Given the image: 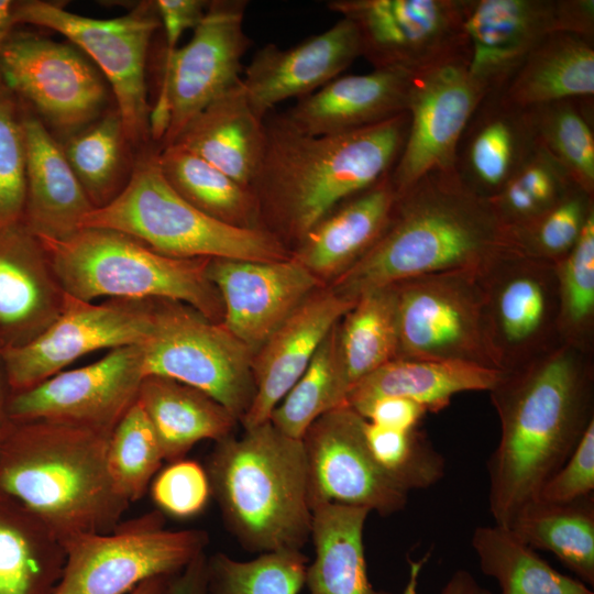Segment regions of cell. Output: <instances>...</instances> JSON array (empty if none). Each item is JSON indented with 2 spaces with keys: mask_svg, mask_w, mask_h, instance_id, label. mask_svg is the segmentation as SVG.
<instances>
[{
  "mask_svg": "<svg viewBox=\"0 0 594 594\" xmlns=\"http://www.w3.org/2000/svg\"><path fill=\"white\" fill-rule=\"evenodd\" d=\"M158 162L169 185L200 211L234 227L262 229L250 187L175 144L160 148Z\"/></svg>",
  "mask_w": 594,
  "mask_h": 594,
  "instance_id": "8d00e7d4",
  "label": "cell"
},
{
  "mask_svg": "<svg viewBox=\"0 0 594 594\" xmlns=\"http://www.w3.org/2000/svg\"><path fill=\"white\" fill-rule=\"evenodd\" d=\"M264 155L251 185L261 228L299 240L341 202L389 174L408 130L407 111L381 123L308 135L284 114L267 116ZM285 244V243H284Z\"/></svg>",
  "mask_w": 594,
  "mask_h": 594,
  "instance_id": "7a4b0ae2",
  "label": "cell"
},
{
  "mask_svg": "<svg viewBox=\"0 0 594 594\" xmlns=\"http://www.w3.org/2000/svg\"><path fill=\"white\" fill-rule=\"evenodd\" d=\"M509 105L531 109L541 105L594 96L593 40L558 32L544 38L498 91Z\"/></svg>",
  "mask_w": 594,
  "mask_h": 594,
  "instance_id": "d6a6232c",
  "label": "cell"
},
{
  "mask_svg": "<svg viewBox=\"0 0 594 594\" xmlns=\"http://www.w3.org/2000/svg\"><path fill=\"white\" fill-rule=\"evenodd\" d=\"M7 85L63 140L103 113V78L72 46L30 32L13 31L0 54Z\"/></svg>",
  "mask_w": 594,
  "mask_h": 594,
  "instance_id": "9a60e30c",
  "label": "cell"
},
{
  "mask_svg": "<svg viewBox=\"0 0 594 594\" xmlns=\"http://www.w3.org/2000/svg\"><path fill=\"white\" fill-rule=\"evenodd\" d=\"M430 552L418 560L408 558L409 572L408 580L404 587L403 594H418V579L422 566L428 561ZM440 594H493L488 588L481 585L473 574L465 570L459 569L453 572L450 579L442 587Z\"/></svg>",
  "mask_w": 594,
  "mask_h": 594,
  "instance_id": "db71d44e",
  "label": "cell"
},
{
  "mask_svg": "<svg viewBox=\"0 0 594 594\" xmlns=\"http://www.w3.org/2000/svg\"><path fill=\"white\" fill-rule=\"evenodd\" d=\"M360 56L356 30L341 18L295 46L268 43L257 50L244 69L242 87L253 111L265 119L278 103L305 98L339 77Z\"/></svg>",
  "mask_w": 594,
  "mask_h": 594,
  "instance_id": "7402d4cb",
  "label": "cell"
},
{
  "mask_svg": "<svg viewBox=\"0 0 594 594\" xmlns=\"http://www.w3.org/2000/svg\"><path fill=\"white\" fill-rule=\"evenodd\" d=\"M315 559L307 565L309 594H392L369 578L363 531L371 513L364 507L319 503L311 507Z\"/></svg>",
  "mask_w": 594,
  "mask_h": 594,
  "instance_id": "4dcf8cb0",
  "label": "cell"
},
{
  "mask_svg": "<svg viewBox=\"0 0 594 594\" xmlns=\"http://www.w3.org/2000/svg\"><path fill=\"white\" fill-rule=\"evenodd\" d=\"M24 205L23 108L0 73V230L22 221Z\"/></svg>",
  "mask_w": 594,
  "mask_h": 594,
  "instance_id": "c3c4849f",
  "label": "cell"
},
{
  "mask_svg": "<svg viewBox=\"0 0 594 594\" xmlns=\"http://www.w3.org/2000/svg\"><path fill=\"white\" fill-rule=\"evenodd\" d=\"M173 575H161L142 582L130 594H167Z\"/></svg>",
  "mask_w": 594,
  "mask_h": 594,
  "instance_id": "680465c9",
  "label": "cell"
},
{
  "mask_svg": "<svg viewBox=\"0 0 594 594\" xmlns=\"http://www.w3.org/2000/svg\"><path fill=\"white\" fill-rule=\"evenodd\" d=\"M158 153L142 148L122 191L89 211L80 228L120 231L177 258L274 262L292 256L271 232L224 223L190 205L165 178Z\"/></svg>",
  "mask_w": 594,
  "mask_h": 594,
  "instance_id": "52a82bcc",
  "label": "cell"
},
{
  "mask_svg": "<svg viewBox=\"0 0 594 594\" xmlns=\"http://www.w3.org/2000/svg\"><path fill=\"white\" fill-rule=\"evenodd\" d=\"M163 461L154 427L135 402L109 439L107 462L116 488L130 503L141 499Z\"/></svg>",
  "mask_w": 594,
  "mask_h": 594,
  "instance_id": "f6af8a7d",
  "label": "cell"
},
{
  "mask_svg": "<svg viewBox=\"0 0 594 594\" xmlns=\"http://www.w3.org/2000/svg\"><path fill=\"white\" fill-rule=\"evenodd\" d=\"M13 3L11 0H0V54L13 32Z\"/></svg>",
  "mask_w": 594,
  "mask_h": 594,
  "instance_id": "6f0895ef",
  "label": "cell"
},
{
  "mask_svg": "<svg viewBox=\"0 0 594 594\" xmlns=\"http://www.w3.org/2000/svg\"><path fill=\"white\" fill-rule=\"evenodd\" d=\"M156 509L121 521L107 534H89L63 542L65 564L53 594H130L142 582L175 575L202 553V530L165 529Z\"/></svg>",
  "mask_w": 594,
  "mask_h": 594,
  "instance_id": "30bf717a",
  "label": "cell"
},
{
  "mask_svg": "<svg viewBox=\"0 0 594 594\" xmlns=\"http://www.w3.org/2000/svg\"><path fill=\"white\" fill-rule=\"evenodd\" d=\"M369 451L377 465L400 488H428L444 475L446 461L417 428L394 430L364 421Z\"/></svg>",
  "mask_w": 594,
  "mask_h": 594,
  "instance_id": "bcb514c9",
  "label": "cell"
},
{
  "mask_svg": "<svg viewBox=\"0 0 594 594\" xmlns=\"http://www.w3.org/2000/svg\"><path fill=\"white\" fill-rule=\"evenodd\" d=\"M136 402L153 425L168 462L184 459L201 440L231 436L239 421L206 393L165 376H144Z\"/></svg>",
  "mask_w": 594,
  "mask_h": 594,
  "instance_id": "1f68e13d",
  "label": "cell"
},
{
  "mask_svg": "<svg viewBox=\"0 0 594 594\" xmlns=\"http://www.w3.org/2000/svg\"><path fill=\"white\" fill-rule=\"evenodd\" d=\"M11 394L12 391L9 386L7 376L0 361V444L10 422V418L8 415V405Z\"/></svg>",
  "mask_w": 594,
  "mask_h": 594,
  "instance_id": "9f6ffc18",
  "label": "cell"
},
{
  "mask_svg": "<svg viewBox=\"0 0 594 594\" xmlns=\"http://www.w3.org/2000/svg\"><path fill=\"white\" fill-rule=\"evenodd\" d=\"M538 142L528 110L493 92L471 118L457 150L455 169L462 182L488 199L516 173Z\"/></svg>",
  "mask_w": 594,
  "mask_h": 594,
  "instance_id": "4316f807",
  "label": "cell"
},
{
  "mask_svg": "<svg viewBox=\"0 0 594 594\" xmlns=\"http://www.w3.org/2000/svg\"><path fill=\"white\" fill-rule=\"evenodd\" d=\"M411 78L393 69L339 76L283 114L308 135L355 131L405 112Z\"/></svg>",
  "mask_w": 594,
  "mask_h": 594,
  "instance_id": "d4e9b609",
  "label": "cell"
},
{
  "mask_svg": "<svg viewBox=\"0 0 594 594\" xmlns=\"http://www.w3.org/2000/svg\"><path fill=\"white\" fill-rule=\"evenodd\" d=\"M355 301L340 296L331 287L319 288L254 353L255 392L240 420L244 429L270 420L324 338Z\"/></svg>",
  "mask_w": 594,
  "mask_h": 594,
  "instance_id": "603a6c76",
  "label": "cell"
},
{
  "mask_svg": "<svg viewBox=\"0 0 594 594\" xmlns=\"http://www.w3.org/2000/svg\"><path fill=\"white\" fill-rule=\"evenodd\" d=\"M559 330L563 343L593 353L594 342V215L572 250L557 263Z\"/></svg>",
  "mask_w": 594,
  "mask_h": 594,
  "instance_id": "ee69618b",
  "label": "cell"
},
{
  "mask_svg": "<svg viewBox=\"0 0 594 594\" xmlns=\"http://www.w3.org/2000/svg\"><path fill=\"white\" fill-rule=\"evenodd\" d=\"M328 8L351 21L360 54L373 69L416 75L466 57V0H332Z\"/></svg>",
  "mask_w": 594,
  "mask_h": 594,
  "instance_id": "5bb4252c",
  "label": "cell"
},
{
  "mask_svg": "<svg viewBox=\"0 0 594 594\" xmlns=\"http://www.w3.org/2000/svg\"><path fill=\"white\" fill-rule=\"evenodd\" d=\"M206 472L223 519L244 548L300 550L310 538L312 512L301 439L270 420L217 441Z\"/></svg>",
  "mask_w": 594,
  "mask_h": 594,
  "instance_id": "5b68a950",
  "label": "cell"
},
{
  "mask_svg": "<svg viewBox=\"0 0 594 594\" xmlns=\"http://www.w3.org/2000/svg\"><path fill=\"white\" fill-rule=\"evenodd\" d=\"M532 549L553 553L578 580L594 585V496L568 503L532 499L508 527Z\"/></svg>",
  "mask_w": 594,
  "mask_h": 594,
  "instance_id": "e575fe53",
  "label": "cell"
},
{
  "mask_svg": "<svg viewBox=\"0 0 594 594\" xmlns=\"http://www.w3.org/2000/svg\"><path fill=\"white\" fill-rule=\"evenodd\" d=\"M167 594H209L208 558L205 552L172 576Z\"/></svg>",
  "mask_w": 594,
  "mask_h": 594,
  "instance_id": "11a10c76",
  "label": "cell"
},
{
  "mask_svg": "<svg viewBox=\"0 0 594 594\" xmlns=\"http://www.w3.org/2000/svg\"><path fill=\"white\" fill-rule=\"evenodd\" d=\"M594 492V420L563 465L541 486L536 499L568 503Z\"/></svg>",
  "mask_w": 594,
  "mask_h": 594,
  "instance_id": "f907efd6",
  "label": "cell"
},
{
  "mask_svg": "<svg viewBox=\"0 0 594 594\" xmlns=\"http://www.w3.org/2000/svg\"><path fill=\"white\" fill-rule=\"evenodd\" d=\"M503 374L469 362L394 359L353 385L346 405L358 411L376 398L398 396L437 413L460 393L492 391Z\"/></svg>",
  "mask_w": 594,
  "mask_h": 594,
  "instance_id": "f546056e",
  "label": "cell"
},
{
  "mask_svg": "<svg viewBox=\"0 0 594 594\" xmlns=\"http://www.w3.org/2000/svg\"><path fill=\"white\" fill-rule=\"evenodd\" d=\"M65 557L62 541L36 516L0 496V594H53Z\"/></svg>",
  "mask_w": 594,
  "mask_h": 594,
  "instance_id": "836d02e7",
  "label": "cell"
},
{
  "mask_svg": "<svg viewBox=\"0 0 594 594\" xmlns=\"http://www.w3.org/2000/svg\"><path fill=\"white\" fill-rule=\"evenodd\" d=\"M575 187L568 172L538 143L516 173L487 200L506 232L529 223Z\"/></svg>",
  "mask_w": 594,
  "mask_h": 594,
  "instance_id": "b9f144b4",
  "label": "cell"
},
{
  "mask_svg": "<svg viewBox=\"0 0 594 594\" xmlns=\"http://www.w3.org/2000/svg\"><path fill=\"white\" fill-rule=\"evenodd\" d=\"M143 377L142 345L116 348L95 363L12 393L8 415L13 421L45 420L112 432L136 402Z\"/></svg>",
  "mask_w": 594,
  "mask_h": 594,
  "instance_id": "d6986e66",
  "label": "cell"
},
{
  "mask_svg": "<svg viewBox=\"0 0 594 594\" xmlns=\"http://www.w3.org/2000/svg\"><path fill=\"white\" fill-rule=\"evenodd\" d=\"M490 396L501 436L487 461L488 506L508 528L594 420L593 353L561 343L504 372Z\"/></svg>",
  "mask_w": 594,
  "mask_h": 594,
  "instance_id": "6da1fadb",
  "label": "cell"
},
{
  "mask_svg": "<svg viewBox=\"0 0 594 594\" xmlns=\"http://www.w3.org/2000/svg\"><path fill=\"white\" fill-rule=\"evenodd\" d=\"M338 337L349 391L363 377L396 359L394 286L360 295L339 321Z\"/></svg>",
  "mask_w": 594,
  "mask_h": 594,
  "instance_id": "f35d334b",
  "label": "cell"
},
{
  "mask_svg": "<svg viewBox=\"0 0 594 594\" xmlns=\"http://www.w3.org/2000/svg\"><path fill=\"white\" fill-rule=\"evenodd\" d=\"M307 565L300 550L263 552L249 561L216 553L208 559L209 594H299Z\"/></svg>",
  "mask_w": 594,
  "mask_h": 594,
  "instance_id": "7bdbcfd3",
  "label": "cell"
},
{
  "mask_svg": "<svg viewBox=\"0 0 594 594\" xmlns=\"http://www.w3.org/2000/svg\"><path fill=\"white\" fill-rule=\"evenodd\" d=\"M264 120L253 111L241 79L194 117L172 144L251 188L264 155Z\"/></svg>",
  "mask_w": 594,
  "mask_h": 594,
  "instance_id": "f1b7e54d",
  "label": "cell"
},
{
  "mask_svg": "<svg viewBox=\"0 0 594 594\" xmlns=\"http://www.w3.org/2000/svg\"><path fill=\"white\" fill-rule=\"evenodd\" d=\"M111 433L10 420L0 444V496L36 516L62 543L112 531L131 503L108 470Z\"/></svg>",
  "mask_w": 594,
  "mask_h": 594,
  "instance_id": "277c9868",
  "label": "cell"
},
{
  "mask_svg": "<svg viewBox=\"0 0 594 594\" xmlns=\"http://www.w3.org/2000/svg\"><path fill=\"white\" fill-rule=\"evenodd\" d=\"M505 249L510 248L490 201L455 168L436 170L397 194L378 240L329 287L356 300L419 276L480 271Z\"/></svg>",
  "mask_w": 594,
  "mask_h": 594,
  "instance_id": "3957f363",
  "label": "cell"
},
{
  "mask_svg": "<svg viewBox=\"0 0 594 594\" xmlns=\"http://www.w3.org/2000/svg\"><path fill=\"white\" fill-rule=\"evenodd\" d=\"M592 99L561 100L527 110L539 145L579 188L594 195Z\"/></svg>",
  "mask_w": 594,
  "mask_h": 594,
  "instance_id": "60d3db41",
  "label": "cell"
},
{
  "mask_svg": "<svg viewBox=\"0 0 594 594\" xmlns=\"http://www.w3.org/2000/svg\"><path fill=\"white\" fill-rule=\"evenodd\" d=\"M338 323L271 415L270 421L292 438L301 439L316 419L346 405L349 384L340 353Z\"/></svg>",
  "mask_w": 594,
  "mask_h": 594,
  "instance_id": "ab89813d",
  "label": "cell"
},
{
  "mask_svg": "<svg viewBox=\"0 0 594 594\" xmlns=\"http://www.w3.org/2000/svg\"><path fill=\"white\" fill-rule=\"evenodd\" d=\"M471 546L482 573L496 580L501 594H594L580 580L552 568L509 528L479 526Z\"/></svg>",
  "mask_w": 594,
  "mask_h": 594,
  "instance_id": "d590c367",
  "label": "cell"
},
{
  "mask_svg": "<svg viewBox=\"0 0 594 594\" xmlns=\"http://www.w3.org/2000/svg\"><path fill=\"white\" fill-rule=\"evenodd\" d=\"M63 152L94 209L111 202L127 185L130 143L116 109L63 140Z\"/></svg>",
  "mask_w": 594,
  "mask_h": 594,
  "instance_id": "74e56055",
  "label": "cell"
},
{
  "mask_svg": "<svg viewBox=\"0 0 594 594\" xmlns=\"http://www.w3.org/2000/svg\"><path fill=\"white\" fill-rule=\"evenodd\" d=\"M468 70L487 91H501L549 35L594 34L593 0H466Z\"/></svg>",
  "mask_w": 594,
  "mask_h": 594,
  "instance_id": "2e32d148",
  "label": "cell"
},
{
  "mask_svg": "<svg viewBox=\"0 0 594 594\" xmlns=\"http://www.w3.org/2000/svg\"><path fill=\"white\" fill-rule=\"evenodd\" d=\"M156 11L165 33V52L177 48L183 33L195 29L206 14L210 1L205 0H157Z\"/></svg>",
  "mask_w": 594,
  "mask_h": 594,
  "instance_id": "f5cc1de1",
  "label": "cell"
},
{
  "mask_svg": "<svg viewBox=\"0 0 594 594\" xmlns=\"http://www.w3.org/2000/svg\"><path fill=\"white\" fill-rule=\"evenodd\" d=\"M143 374L193 386L221 404L239 421L255 387L254 352L221 322L170 299H152V328L142 344Z\"/></svg>",
  "mask_w": 594,
  "mask_h": 594,
  "instance_id": "ba28073f",
  "label": "cell"
},
{
  "mask_svg": "<svg viewBox=\"0 0 594 594\" xmlns=\"http://www.w3.org/2000/svg\"><path fill=\"white\" fill-rule=\"evenodd\" d=\"M66 293L38 239L20 221L0 230V351L22 346L62 314Z\"/></svg>",
  "mask_w": 594,
  "mask_h": 594,
  "instance_id": "cb8c5ba5",
  "label": "cell"
},
{
  "mask_svg": "<svg viewBox=\"0 0 594 594\" xmlns=\"http://www.w3.org/2000/svg\"><path fill=\"white\" fill-rule=\"evenodd\" d=\"M36 238L70 296L84 301L170 299L222 322V301L208 275L210 258L166 256L129 234L105 228H80L64 239Z\"/></svg>",
  "mask_w": 594,
  "mask_h": 594,
  "instance_id": "8992f818",
  "label": "cell"
},
{
  "mask_svg": "<svg viewBox=\"0 0 594 594\" xmlns=\"http://www.w3.org/2000/svg\"><path fill=\"white\" fill-rule=\"evenodd\" d=\"M158 510L179 519L201 513L211 496L206 469L194 460L180 459L164 468L151 483Z\"/></svg>",
  "mask_w": 594,
  "mask_h": 594,
  "instance_id": "681fc988",
  "label": "cell"
},
{
  "mask_svg": "<svg viewBox=\"0 0 594 594\" xmlns=\"http://www.w3.org/2000/svg\"><path fill=\"white\" fill-rule=\"evenodd\" d=\"M488 91L468 70L466 57L413 75L408 130L391 172L397 194L436 170L455 168L460 140Z\"/></svg>",
  "mask_w": 594,
  "mask_h": 594,
  "instance_id": "ac0fdd59",
  "label": "cell"
},
{
  "mask_svg": "<svg viewBox=\"0 0 594 594\" xmlns=\"http://www.w3.org/2000/svg\"><path fill=\"white\" fill-rule=\"evenodd\" d=\"M151 328L152 299L95 305L66 294L59 317L31 342L1 350L0 361L12 393L23 392L90 352L142 345Z\"/></svg>",
  "mask_w": 594,
  "mask_h": 594,
  "instance_id": "e0dca14e",
  "label": "cell"
},
{
  "mask_svg": "<svg viewBox=\"0 0 594 594\" xmlns=\"http://www.w3.org/2000/svg\"><path fill=\"white\" fill-rule=\"evenodd\" d=\"M208 275L222 301L221 323L254 353L323 284L293 254L274 262L210 258Z\"/></svg>",
  "mask_w": 594,
  "mask_h": 594,
  "instance_id": "44dd1931",
  "label": "cell"
},
{
  "mask_svg": "<svg viewBox=\"0 0 594 594\" xmlns=\"http://www.w3.org/2000/svg\"><path fill=\"white\" fill-rule=\"evenodd\" d=\"M592 215L594 195L575 187L529 223L504 232L505 240L512 250L557 264L575 245Z\"/></svg>",
  "mask_w": 594,
  "mask_h": 594,
  "instance_id": "7dc6e473",
  "label": "cell"
},
{
  "mask_svg": "<svg viewBox=\"0 0 594 594\" xmlns=\"http://www.w3.org/2000/svg\"><path fill=\"white\" fill-rule=\"evenodd\" d=\"M246 1H210L190 41L165 53L160 92L151 109V140L170 145L186 124L242 77L251 45L244 31Z\"/></svg>",
  "mask_w": 594,
  "mask_h": 594,
  "instance_id": "8fae6325",
  "label": "cell"
},
{
  "mask_svg": "<svg viewBox=\"0 0 594 594\" xmlns=\"http://www.w3.org/2000/svg\"><path fill=\"white\" fill-rule=\"evenodd\" d=\"M393 286L396 359L459 361L496 369L484 333L479 271L431 274Z\"/></svg>",
  "mask_w": 594,
  "mask_h": 594,
  "instance_id": "4fadbf2b",
  "label": "cell"
},
{
  "mask_svg": "<svg viewBox=\"0 0 594 594\" xmlns=\"http://www.w3.org/2000/svg\"><path fill=\"white\" fill-rule=\"evenodd\" d=\"M13 23L54 30L80 47L110 84L131 147L151 141L145 79L150 41L161 26L154 1L141 2L129 13L96 19L73 13L57 2L14 1Z\"/></svg>",
  "mask_w": 594,
  "mask_h": 594,
  "instance_id": "9c48e42d",
  "label": "cell"
},
{
  "mask_svg": "<svg viewBox=\"0 0 594 594\" xmlns=\"http://www.w3.org/2000/svg\"><path fill=\"white\" fill-rule=\"evenodd\" d=\"M356 413L369 422L380 427L410 430L417 428L418 422L428 411L411 399L384 396L372 400Z\"/></svg>",
  "mask_w": 594,
  "mask_h": 594,
  "instance_id": "816d5d0a",
  "label": "cell"
},
{
  "mask_svg": "<svg viewBox=\"0 0 594 594\" xmlns=\"http://www.w3.org/2000/svg\"><path fill=\"white\" fill-rule=\"evenodd\" d=\"M364 421L344 405L320 416L302 436L310 508L319 503H334L364 507L382 516L405 508L408 493L371 455Z\"/></svg>",
  "mask_w": 594,
  "mask_h": 594,
  "instance_id": "ffe728a7",
  "label": "cell"
},
{
  "mask_svg": "<svg viewBox=\"0 0 594 594\" xmlns=\"http://www.w3.org/2000/svg\"><path fill=\"white\" fill-rule=\"evenodd\" d=\"M396 199L389 173L317 222L299 240L293 256L320 280L333 282L378 240Z\"/></svg>",
  "mask_w": 594,
  "mask_h": 594,
  "instance_id": "83f0119b",
  "label": "cell"
},
{
  "mask_svg": "<svg viewBox=\"0 0 594 594\" xmlns=\"http://www.w3.org/2000/svg\"><path fill=\"white\" fill-rule=\"evenodd\" d=\"M486 343L508 372L563 343L557 264L512 249L479 271Z\"/></svg>",
  "mask_w": 594,
  "mask_h": 594,
  "instance_id": "7c38bea8",
  "label": "cell"
},
{
  "mask_svg": "<svg viewBox=\"0 0 594 594\" xmlns=\"http://www.w3.org/2000/svg\"><path fill=\"white\" fill-rule=\"evenodd\" d=\"M25 205L22 222L35 237L64 239L94 209L61 143L22 100Z\"/></svg>",
  "mask_w": 594,
  "mask_h": 594,
  "instance_id": "484cf974",
  "label": "cell"
}]
</instances>
